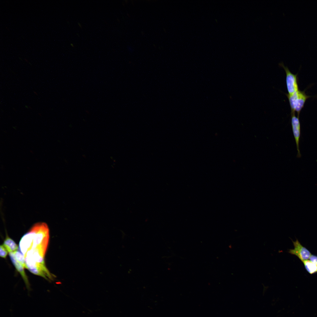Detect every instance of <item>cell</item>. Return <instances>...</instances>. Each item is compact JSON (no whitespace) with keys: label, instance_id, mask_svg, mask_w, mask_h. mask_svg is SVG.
Instances as JSON below:
<instances>
[{"label":"cell","instance_id":"obj_9","mask_svg":"<svg viewBox=\"0 0 317 317\" xmlns=\"http://www.w3.org/2000/svg\"><path fill=\"white\" fill-rule=\"evenodd\" d=\"M12 252L16 260L24 268L27 269L23 255L20 252L17 251Z\"/></svg>","mask_w":317,"mask_h":317},{"label":"cell","instance_id":"obj_1","mask_svg":"<svg viewBox=\"0 0 317 317\" xmlns=\"http://www.w3.org/2000/svg\"><path fill=\"white\" fill-rule=\"evenodd\" d=\"M27 234L31 243L26 252L29 250L33 252L38 253L44 257L49 237V229L47 224L44 222L37 223L32 226Z\"/></svg>","mask_w":317,"mask_h":317},{"label":"cell","instance_id":"obj_3","mask_svg":"<svg viewBox=\"0 0 317 317\" xmlns=\"http://www.w3.org/2000/svg\"><path fill=\"white\" fill-rule=\"evenodd\" d=\"M279 65L282 67L286 74V83L288 94L291 95L299 90L297 75L292 73L287 67L284 66L283 62L279 63Z\"/></svg>","mask_w":317,"mask_h":317},{"label":"cell","instance_id":"obj_7","mask_svg":"<svg viewBox=\"0 0 317 317\" xmlns=\"http://www.w3.org/2000/svg\"><path fill=\"white\" fill-rule=\"evenodd\" d=\"M3 245L9 253L16 251L18 248L15 242L7 235Z\"/></svg>","mask_w":317,"mask_h":317},{"label":"cell","instance_id":"obj_22","mask_svg":"<svg viewBox=\"0 0 317 317\" xmlns=\"http://www.w3.org/2000/svg\"><path fill=\"white\" fill-rule=\"evenodd\" d=\"M67 22H68V24L69 23V21H67Z\"/></svg>","mask_w":317,"mask_h":317},{"label":"cell","instance_id":"obj_12","mask_svg":"<svg viewBox=\"0 0 317 317\" xmlns=\"http://www.w3.org/2000/svg\"><path fill=\"white\" fill-rule=\"evenodd\" d=\"M78 24L79 25L80 27V28H82V26H81V24L79 22H78Z\"/></svg>","mask_w":317,"mask_h":317},{"label":"cell","instance_id":"obj_11","mask_svg":"<svg viewBox=\"0 0 317 317\" xmlns=\"http://www.w3.org/2000/svg\"><path fill=\"white\" fill-rule=\"evenodd\" d=\"M309 259L312 262L317 263V256L311 255Z\"/></svg>","mask_w":317,"mask_h":317},{"label":"cell","instance_id":"obj_17","mask_svg":"<svg viewBox=\"0 0 317 317\" xmlns=\"http://www.w3.org/2000/svg\"><path fill=\"white\" fill-rule=\"evenodd\" d=\"M38 114H39V115L40 116H41V113H38Z\"/></svg>","mask_w":317,"mask_h":317},{"label":"cell","instance_id":"obj_20","mask_svg":"<svg viewBox=\"0 0 317 317\" xmlns=\"http://www.w3.org/2000/svg\"><path fill=\"white\" fill-rule=\"evenodd\" d=\"M19 58H20V60H22V59H21V58H20V57H19Z\"/></svg>","mask_w":317,"mask_h":317},{"label":"cell","instance_id":"obj_18","mask_svg":"<svg viewBox=\"0 0 317 317\" xmlns=\"http://www.w3.org/2000/svg\"><path fill=\"white\" fill-rule=\"evenodd\" d=\"M28 107H29V108L31 109H32V108L31 107H30V106H29Z\"/></svg>","mask_w":317,"mask_h":317},{"label":"cell","instance_id":"obj_16","mask_svg":"<svg viewBox=\"0 0 317 317\" xmlns=\"http://www.w3.org/2000/svg\"><path fill=\"white\" fill-rule=\"evenodd\" d=\"M25 107L27 109H28L29 107L27 105H25Z\"/></svg>","mask_w":317,"mask_h":317},{"label":"cell","instance_id":"obj_5","mask_svg":"<svg viewBox=\"0 0 317 317\" xmlns=\"http://www.w3.org/2000/svg\"><path fill=\"white\" fill-rule=\"evenodd\" d=\"M291 124L292 130L295 141L297 150V157L301 156L300 152L299 143L301 135V124L299 118L295 116V112L291 113Z\"/></svg>","mask_w":317,"mask_h":317},{"label":"cell","instance_id":"obj_13","mask_svg":"<svg viewBox=\"0 0 317 317\" xmlns=\"http://www.w3.org/2000/svg\"><path fill=\"white\" fill-rule=\"evenodd\" d=\"M70 45L71 46H72V47H75L74 45V44L73 43H70Z\"/></svg>","mask_w":317,"mask_h":317},{"label":"cell","instance_id":"obj_19","mask_svg":"<svg viewBox=\"0 0 317 317\" xmlns=\"http://www.w3.org/2000/svg\"><path fill=\"white\" fill-rule=\"evenodd\" d=\"M77 36H79V34H78V33H77Z\"/></svg>","mask_w":317,"mask_h":317},{"label":"cell","instance_id":"obj_21","mask_svg":"<svg viewBox=\"0 0 317 317\" xmlns=\"http://www.w3.org/2000/svg\"><path fill=\"white\" fill-rule=\"evenodd\" d=\"M13 109L14 110H16V109H15V108H13Z\"/></svg>","mask_w":317,"mask_h":317},{"label":"cell","instance_id":"obj_10","mask_svg":"<svg viewBox=\"0 0 317 317\" xmlns=\"http://www.w3.org/2000/svg\"><path fill=\"white\" fill-rule=\"evenodd\" d=\"M8 251L3 245H1L0 247V256L1 257L5 258L8 254Z\"/></svg>","mask_w":317,"mask_h":317},{"label":"cell","instance_id":"obj_6","mask_svg":"<svg viewBox=\"0 0 317 317\" xmlns=\"http://www.w3.org/2000/svg\"><path fill=\"white\" fill-rule=\"evenodd\" d=\"M9 255L11 261L15 268L20 273L23 278L26 284L27 289L28 290H30V284L27 277L24 272V267L16 260L14 257L12 252L9 253Z\"/></svg>","mask_w":317,"mask_h":317},{"label":"cell","instance_id":"obj_4","mask_svg":"<svg viewBox=\"0 0 317 317\" xmlns=\"http://www.w3.org/2000/svg\"><path fill=\"white\" fill-rule=\"evenodd\" d=\"M292 242L294 248L289 249V252L296 256L302 262L309 259L312 255L310 251L303 246L298 240Z\"/></svg>","mask_w":317,"mask_h":317},{"label":"cell","instance_id":"obj_15","mask_svg":"<svg viewBox=\"0 0 317 317\" xmlns=\"http://www.w3.org/2000/svg\"><path fill=\"white\" fill-rule=\"evenodd\" d=\"M25 59V61H26V62H27V63H29V62H28V60H27V59H26V58H25V59Z\"/></svg>","mask_w":317,"mask_h":317},{"label":"cell","instance_id":"obj_14","mask_svg":"<svg viewBox=\"0 0 317 317\" xmlns=\"http://www.w3.org/2000/svg\"><path fill=\"white\" fill-rule=\"evenodd\" d=\"M33 92H34V94H36V95H38L37 93L36 92H35V91H33Z\"/></svg>","mask_w":317,"mask_h":317},{"label":"cell","instance_id":"obj_2","mask_svg":"<svg viewBox=\"0 0 317 317\" xmlns=\"http://www.w3.org/2000/svg\"><path fill=\"white\" fill-rule=\"evenodd\" d=\"M289 100L291 113L296 112L299 117L300 112L303 108L306 100L310 97L307 95L304 91L299 90L291 95H286Z\"/></svg>","mask_w":317,"mask_h":317},{"label":"cell","instance_id":"obj_8","mask_svg":"<svg viewBox=\"0 0 317 317\" xmlns=\"http://www.w3.org/2000/svg\"><path fill=\"white\" fill-rule=\"evenodd\" d=\"M302 262L305 269L309 273L311 274L317 272V263L312 262L309 259Z\"/></svg>","mask_w":317,"mask_h":317}]
</instances>
